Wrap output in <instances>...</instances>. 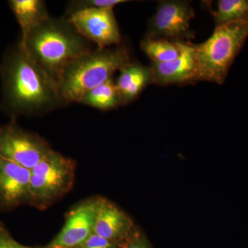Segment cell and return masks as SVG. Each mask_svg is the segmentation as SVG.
<instances>
[{
  "label": "cell",
  "instance_id": "8992f818",
  "mask_svg": "<svg viewBox=\"0 0 248 248\" xmlns=\"http://www.w3.org/2000/svg\"><path fill=\"white\" fill-rule=\"evenodd\" d=\"M53 151L37 135L18 126L15 122L0 126V156L32 170Z\"/></svg>",
  "mask_w": 248,
  "mask_h": 248
},
{
  "label": "cell",
  "instance_id": "44dd1931",
  "mask_svg": "<svg viewBox=\"0 0 248 248\" xmlns=\"http://www.w3.org/2000/svg\"><path fill=\"white\" fill-rule=\"evenodd\" d=\"M14 241L9 232L0 226V248H16Z\"/></svg>",
  "mask_w": 248,
  "mask_h": 248
},
{
  "label": "cell",
  "instance_id": "cb8c5ba5",
  "mask_svg": "<svg viewBox=\"0 0 248 248\" xmlns=\"http://www.w3.org/2000/svg\"><path fill=\"white\" fill-rule=\"evenodd\" d=\"M0 160H1V156H0Z\"/></svg>",
  "mask_w": 248,
  "mask_h": 248
},
{
  "label": "cell",
  "instance_id": "2e32d148",
  "mask_svg": "<svg viewBox=\"0 0 248 248\" xmlns=\"http://www.w3.org/2000/svg\"><path fill=\"white\" fill-rule=\"evenodd\" d=\"M184 42L146 37L142 40L141 48L155 63L172 61L180 56Z\"/></svg>",
  "mask_w": 248,
  "mask_h": 248
},
{
  "label": "cell",
  "instance_id": "8fae6325",
  "mask_svg": "<svg viewBox=\"0 0 248 248\" xmlns=\"http://www.w3.org/2000/svg\"><path fill=\"white\" fill-rule=\"evenodd\" d=\"M31 170L13 161L0 160V204L13 208L31 203Z\"/></svg>",
  "mask_w": 248,
  "mask_h": 248
},
{
  "label": "cell",
  "instance_id": "30bf717a",
  "mask_svg": "<svg viewBox=\"0 0 248 248\" xmlns=\"http://www.w3.org/2000/svg\"><path fill=\"white\" fill-rule=\"evenodd\" d=\"M133 222L124 212L107 199L98 198L93 232L123 244L135 232Z\"/></svg>",
  "mask_w": 248,
  "mask_h": 248
},
{
  "label": "cell",
  "instance_id": "5b68a950",
  "mask_svg": "<svg viewBox=\"0 0 248 248\" xmlns=\"http://www.w3.org/2000/svg\"><path fill=\"white\" fill-rule=\"evenodd\" d=\"M76 164L52 151L31 170V203L46 208L71 190Z\"/></svg>",
  "mask_w": 248,
  "mask_h": 248
},
{
  "label": "cell",
  "instance_id": "9c48e42d",
  "mask_svg": "<svg viewBox=\"0 0 248 248\" xmlns=\"http://www.w3.org/2000/svg\"><path fill=\"white\" fill-rule=\"evenodd\" d=\"M98 198L80 204L67 216L62 231L46 248H78L93 232Z\"/></svg>",
  "mask_w": 248,
  "mask_h": 248
},
{
  "label": "cell",
  "instance_id": "e0dca14e",
  "mask_svg": "<svg viewBox=\"0 0 248 248\" xmlns=\"http://www.w3.org/2000/svg\"><path fill=\"white\" fill-rule=\"evenodd\" d=\"M248 11V0H219L213 16L218 27L246 19Z\"/></svg>",
  "mask_w": 248,
  "mask_h": 248
},
{
  "label": "cell",
  "instance_id": "d6986e66",
  "mask_svg": "<svg viewBox=\"0 0 248 248\" xmlns=\"http://www.w3.org/2000/svg\"><path fill=\"white\" fill-rule=\"evenodd\" d=\"M124 244L114 242L93 232L78 248H122Z\"/></svg>",
  "mask_w": 248,
  "mask_h": 248
},
{
  "label": "cell",
  "instance_id": "3957f363",
  "mask_svg": "<svg viewBox=\"0 0 248 248\" xmlns=\"http://www.w3.org/2000/svg\"><path fill=\"white\" fill-rule=\"evenodd\" d=\"M126 47L91 50L67 66L58 81L62 98L67 104L79 103L86 93L112 79L117 71L130 63Z\"/></svg>",
  "mask_w": 248,
  "mask_h": 248
},
{
  "label": "cell",
  "instance_id": "5bb4252c",
  "mask_svg": "<svg viewBox=\"0 0 248 248\" xmlns=\"http://www.w3.org/2000/svg\"><path fill=\"white\" fill-rule=\"evenodd\" d=\"M9 4L20 27L19 42L22 44L32 31L50 17L46 3L42 0H11Z\"/></svg>",
  "mask_w": 248,
  "mask_h": 248
},
{
  "label": "cell",
  "instance_id": "6da1fadb",
  "mask_svg": "<svg viewBox=\"0 0 248 248\" xmlns=\"http://www.w3.org/2000/svg\"><path fill=\"white\" fill-rule=\"evenodd\" d=\"M1 108L16 118L42 115L66 105L58 84L18 41L0 63Z\"/></svg>",
  "mask_w": 248,
  "mask_h": 248
},
{
  "label": "cell",
  "instance_id": "ffe728a7",
  "mask_svg": "<svg viewBox=\"0 0 248 248\" xmlns=\"http://www.w3.org/2000/svg\"><path fill=\"white\" fill-rule=\"evenodd\" d=\"M122 248H152L149 241L142 233L135 230V232Z\"/></svg>",
  "mask_w": 248,
  "mask_h": 248
},
{
  "label": "cell",
  "instance_id": "52a82bcc",
  "mask_svg": "<svg viewBox=\"0 0 248 248\" xmlns=\"http://www.w3.org/2000/svg\"><path fill=\"white\" fill-rule=\"evenodd\" d=\"M195 11L187 1H159L150 20L146 37L186 42L195 38L190 22Z\"/></svg>",
  "mask_w": 248,
  "mask_h": 248
},
{
  "label": "cell",
  "instance_id": "7c38bea8",
  "mask_svg": "<svg viewBox=\"0 0 248 248\" xmlns=\"http://www.w3.org/2000/svg\"><path fill=\"white\" fill-rule=\"evenodd\" d=\"M153 82L166 85L182 84L197 80L195 45L184 42L180 56L164 63L152 62Z\"/></svg>",
  "mask_w": 248,
  "mask_h": 248
},
{
  "label": "cell",
  "instance_id": "ac0fdd59",
  "mask_svg": "<svg viewBox=\"0 0 248 248\" xmlns=\"http://www.w3.org/2000/svg\"><path fill=\"white\" fill-rule=\"evenodd\" d=\"M127 0H79L68 4L66 16L76 11L91 9H112L117 5L128 2Z\"/></svg>",
  "mask_w": 248,
  "mask_h": 248
},
{
  "label": "cell",
  "instance_id": "277c9868",
  "mask_svg": "<svg viewBox=\"0 0 248 248\" xmlns=\"http://www.w3.org/2000/svg\"><path fill=\"white\" fill-rule=\"evenodd\" d=\"M248 37L246 19L216 27L210 38L195 45L197 80L223 84Z\"/></svg>",
  "mask_w": 248,
  "mask_h": 248
},
{
  "label": "cell",
  "instance_id": "4fadbf2b",
  "mask_svg": "<svg viewBox=\"0 0 248 248\" xmlns=\"http://www.w3.org/2000/svg\"><path fill=\"white\" fill-rule=\"evenodd\" d=\"M115 84L122 97V104L133 102L140 93L153 82L151 67L130 62L120 71Z\"/></svg>",
  "mask_w": 248,
  "mask_h": 248
},
{
  "label": "cell",
  "instance_id": "7a4b0ae2",
  "mask_svg": "<svg viewBox=\"0 0 248 248\" xmlns=\"http://www.w3.org/2000/svg\"><path fill=\"white\" fill-rule=\"evenodd\" d=\"M20 44L57 83L68 65L91 50L89 41L66 17H49Z\"/></svg>",
  "mask_w": 248,
  "mask_h": 248
},
{
  "label": "cell",
  "instance_id": "603a6c76",
  "mask_svg": "<svg viewBox=\"0 0 248 248\" xmlns=\"http://www.w3.org/2000/svg\"><path fill=\"white\" fill-rule=\"evenodd\" d=\"M246 20L248 21V11L247 16H246Z\"/></svg>",
  "mask_w": 248,
  "mask_h": 248
},
{
  "label": "cell",
  "instance_id": "7402d4cb",
  "mask_svg": "<svg viewBox=\"0 0 248 248\" xmlns=\"http://www.w3.org/2000/svg\"><path fill=\"white\" fill-rule=\"evenodd\" d=\"M14 245L15 247L16 248H31V247H27V246H23V245L19 244V243L17 242V241L15 240L14 241Z\"/></svg>",
  "mask_w": 248,
  "mask_h": 248
},
{
  "label": "cell",
  "instance_id": "9a60e30c",
  "mask_svg": "<svg viewBox=\"0 0 248 248\" xmlns=\"http://www.w3.org/2000/svg\"><path fill=\"white\" fill-rule=\"evenodd\" d=\"M79 103L102 110H111L122 104L120 91L112 79L86 93Z\"/></svg>",
  "mask_w": 248,
  "mask_h": 248
},
{
  "label": "cell",
  "instance_id": "ba28073f",
  "mask_svg": "<svg viewBox=\"0 0 248 248\" xmlns=\"http://www.w3.org/2000/svg\"><path fill=\"white\" fill-rule=\"evenodd\" d=\"M80 35L94 42L98 49L120 45L121 34L112 9L81 10L65 16Z\"/></svg>",
  "mask_w": 248,
  "mask_h": 248
}]
</instances>
